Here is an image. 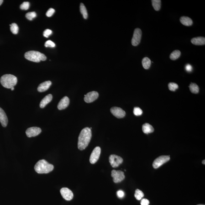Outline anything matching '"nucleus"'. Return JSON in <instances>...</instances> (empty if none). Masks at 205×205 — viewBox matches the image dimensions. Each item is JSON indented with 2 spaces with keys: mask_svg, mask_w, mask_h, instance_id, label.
<instances>
[{
  "mask_svg": "<svg viewBox=\"0 0 205 205\" xmlns=\"http://www.w3.org/2000/svg\"><path fill=\"white\" fill-rule=\"evenodd\" d=\"M92 132L89 127L82 129L78 137V147L79 149L82 150L86 149L91 141Z\"/></svg>",
  "mask_w": 205,
  "mask_h": 205,
  "instance_id": "f257e3e1",
  "label": "nucleus"
},
{
  "mask_svg": "<svg viewBox=\"0 0 205 205\" xmlns=\"http://www.w3.org/2000/svg\"><path fill=\"white\" fill-rule=\"evenodd\" d=\"M54 168L53 165L44 160H39L34 167L35 170L39 174L48 173L53 170Z\"/></svg>",
  "mask_w": 205,
  "mask_h": 205,
  "instance_id": "f03ea898",
  "label": "nucleus"
},
{
  "mask_svg": "<svg viewBox=\"0 0 205 205\" xmlns=\"http://www.w3.org/2000/svg\"><path fill=\"white\" fill-rule=\"evenodd\" d=\"M2 86L5 88L11 89L15 86L17 83V78L11 74H6L1 77L0 80Z\"/></svg>",
  "mask_w": 205,
  "mask_h": 205,
  "instance_id": "7ed1b4c3",
  "label": "nucleus"
},
{
  "mask_svg": "<svg viewBox=\"0 0 205 205\" xmlns=\"http://www.w3.org/2000/svg\"><path fill=\"white\" fill-rule=\"evenodd\" d=\"M24 57L27 60L35 62L44 61L46 59V57L44 54L35 51L27 52L25 54Z\"/></svg>",
  "mask_w": 205,
  "mask_h": 205,
  "instance_id": "20e7f679",
  "label": "nucleus"
},
{
  "mask_svg": "<svg viewBox=\"0 0 205 205\" xmlns=\"http://www.w3.org/2000/svg\"><path fill=\"white\" fill-rule=\"evenodd\" d=\"M170 159L169 155H162L159 157L157 158L153 162V167L155 169L158 168L167 162Z\"/></svg>",
  "mask_w": 205,
  "mask_h": 205,
  "instance_id": "39448f33",
  "label": "nucleus"
},
{
  "mask_svg": "<svg viewBox=\"0 0 205 205\" xmlns=\"http://www.w3.org/2000/svg\"><path fill=\"white\" fill-rule=\"evenodd\" d=\"M142 37V31L139 28H136L134 30L133 38L132 40V44L133 46H137L140 43Z\"/></svg>",
  "mask_w": 205,
  "mask_h": 205,
  "instance_id": "423d86ee",
  "label": "nucleus"
},
{
  "mask_svg": "<svg viewBox=\"0 0 205 205\" xmlns=\"http://www.w3.org/2000/svg\"><path fill=\"white\" fill-rule=\"evenodd\" d=\"M112 176L113 178L114 182L115 183L121 182L125 178L124 172L121 171L113 170L112 172Z\"/></svg>",
  "mask_w": 205,
  "mask_h": 205,
  "instance_id": "0eeeda50",
  "label": "nucleus"
},
{
  "mask_svg": "<svg viewBox=\"0 0 205 205\" xmlns=\"http://www.w3.org/2000/svg\"><path fill=\"white\" fill-rule=\"evenodd\" d=\"M109 161L112 167L117 168L123 163V159L117 155H112L109 156Z\"/></svg>",
  "mask_w": 205,
  "mask_h": 205,
  "instance_id": "6e6552de",
  "label": "nucleus"
},
{
  "mask_svg": "<svg viewBox=\"0 0 205 205\" xmlns=\"http://www.w3.org/2000/svg\"><path fill=\"white\" fill-rule=\"evenodd\" d=\"M101 151V148L99 147H96L93 149L90 157L89 161L91 164H95L98 161L100 155Z\"/></svg>",
  "mask_w": 205,
  "mask_h": 205,
  "instance_id": "1a4fd4ad",
  "label": "nucleus"
},
{
  "mask_svg": "<svg viewBox=\"0 0 205 205\" xmlns=\"http://www.w3.org/2000/svg\"><path fill=\"white\" fill-rule=\"evenodd\" d=\"M42 132V130L38 127H32L28 128L26 131V134L27 136L31 138L39 135Z\"/></svg>",
  "mask_w": 205,
  "mask_h": 205,
  "instance_id": "9d476101",
  "label": "nucleus"
},
{
  "mask_svg": "<svg viewBox=\"0 0 205 205\" xmlns=\"http://www.w3.org/2000/svg\"><path fill=\"white\" fill-rule=\"evenodd\" d=\"M61 195L66 201H70L73 197V194L71 190L67 188H63L60 190Z\"/></svg>",
  "mask_w": 205,
  "mask_h": 205,
  "instance_id": "9b49d317",
  "label": "nucleus"
},
{
  "mask_svg": "<svg viewBox=\"0 0 205 205\" xmlns=\"http://www.w3.org/2000/svg\"><path fill=\"white\" fill-rule=\"evenodd\" d=\"M111 112L115 117L118 118H123L126 114L125 112L120 107H112L111 109Z\"/></svg>",
  "mask_w": 205,
  "mask_h": 205,
  "instance_id": "f8f14e48",
  "label": "nucleus"
},
{
  "mask_svg": "<svg viewBox=\"0 0 205 205\" xmlns=\"http://www.w3.org/2000/svg\"><path fill=\"white\" fill-rule=\"evenodd\" d=\"M98 96V92L96 91H92V92H89L87 94L85 95L84 100L87 103L92 102L97 100Z\"/></svg>",
  "mask_w": 205,
  "mask_h": 205,
  "instance_id": "ddd939ff",
  "label": "nucleus"
},
{
  "mask_svg": "<svg viewBox=\"0 0 205 205\" xmlns=\"http://www.w3.org/2000/svg\"><path fill=\"white\" fill-rule=\"evenodd\" d=\"M70 103V100L66 96L63 98L59 102L57 105V108L60 110L65 109L68 107Z\"/></svg>",
  "mask_w": 205,
  "mask_h": 205,
  "instance_id": "4468645a",
  "label": "nucleus"
},
{
  "mask_svg": "<svg viewBox=\"0 0 205 205\" xmlns=\"http://www.w3.org/2000/svg\"><path fill=\"white\" fill-rule=\"evenodd\" d=\"M0 122L2 126L7 127L8 123V119L6 113L3 109L0 107Z\"/></svg>",
  "mask_w": 205,
  "mask_h": 205,
  "instance_id": "2eb2a0df",
  "label": "nucleus"
},
{
  "mask_svg": "<svg viewBox=\"0 0 205 205\" xmlns=\"http://www.w3.org/2000/svg\"><path fill=\"white\" fill-rule=\"evenodd\" d=\"M52 82L50 81H45L41 83L38 86L37 90L38 92H43L48 90L51 86Z\"/></svg>",
  "mask_w": 205,
  "mask_h": 205,
  "instance_id": "dca6fc26",
  "label": "nucleus"
},
{
  "mask_svg": "<svg viewBox=\"0 0 205 205\" xmlns=\"http://www.w3.org/2000/svg\"><path fill=\"white\" fill-rule=\"evenodd\" d=\"M52 99V95L51 94H49L47 96H45L41 101L40 104H39V107H40V108H44L48 104L51 102Z\"/></svg>",
  "mask_w": 205,
  "mask_h": 205,
  "instance_id": "f3484780",
  "label": "nucleus"
},
{
  "mask_svg": "<svg viewBox=\"0 0 205 205\" xmlns=\"http://www.w3.org/2000/svg\"><path fill=\"white\" fill-rule=\"evenodd\" d=\"M192 44L196 45H203L205 44V38L204 37H197L191 39Z\"/></svg>",
  "mask_w": 205,
  "mask_h": 205,
  "instance_id": "a211bd4d",
  "label": "nucleus"
},
{
  "mask_svg": "<svg viewBox=\"0 0 205 205\" xmlns=\"http://www.w3.org/2000/svg\"><path fill=\"white\" fill-rule=\"evenodd\" d=\"M142 130L145 134H148L153 133L154 129L153 127L149 123H145L142 126Z\"/></svg>",
  "mask_w": 205,
  "mask_h": 205,
  "instance_id": "6ab92c4d",
  "label": "nucleus"
},
{
  "mask_svg": "<svg viewBox=\"0 0 205 205\" xmlns=\"http://www.w3.org/2000/svg\"><path fill=\"white\" fill-rule=\"evenodd\" d=\"M180 21L184 25L189 26L192 25L193 21L192 19L189 17H182L180 18Z\"/></svg>",
  "mask_w": 205,
  "mask_h": 205,
  "instance_id": "aec40b11",
  "label": "nucleus"
},
{
  "mask_svg": "<svg viewBox=\"0 0 205 205\" xmlns=\"http://www.w3.org/2000/svg\"><path fill=\"white\" fill-rule=\"evenodd\" d=\"M142 63L144 69H148L151 65V61L149 58L145 57L143 59Z\"/></svg>",
  "mask_w": 205,
  "mask_h": 205,
  "instance_id": "412c9836",
  "label": "nucleus"
},
{
  "mask_svg": "<svg viewBox=\"0 0 205 205\" xmlns=\"http://www.w3.org/2000/svg\"><path fill=\"white\" fill-rule=\"evenodd\" d=\"M80 11L83 15V18L85 19H87L88 18V13L86 7L83 3H81L80 4Z\"/></svg>",
  "mask_w": 205,
  "mask_h": 205,
  "instance_id": "4be33fe9",
  "label": "nucleus"
},
{
  "mask_svg": "<svg viewBox=\"0 0 205 205\" xmlns=\"http://www.w3.org/2000/svg\"><path fill=\"white\" fill-rule=\"evenodd\" d=\"M152 4L154 9L156 11H159L161 8V1L160 0H152Z\"/></svg>",
  "mask_w": 205,
  "mask_h": 205,
  "instance_id": "5701e85b",
  "label": "nucleus"
},
{
  "mask_svg": "<svg viewBox=\"0 0 205 205\" xmlns=\"http://www.w3.org/2000/svg\"><path fill=\"white\" fill-rule=\"evenodd\" d=\"M181 52L180 51L176 50L174 51L170 55V58L172 60H176L178 59L181 55Z\"/></svg>",
  "mask_w": 205,
  "mask_h": 205,
  "instance_id": "b1692460",
  "label": "nucleus"
},
{
  "mask_svg": "<svg viewBox=\"0 0 205 205\" xmlns=\"http://www.w3.org/2000/svg\"><path fill=\"white\" fill-rule=\"evenodd\" d=\"M190 91L193 93H197L199 91L198 86L196 84L191 83L189 86Z\"/></svg>",
  "mask_w": 205,
  "mask_h": 205,
  "instance_id": "393cba45",
  "label": "nucleus"
},
{
  "mask_svg": "<svg viewBox=\"0 0 205 205\" xmlns=\"http://www.w3.org/2000/svg\"><path fill=\"white\" fill-rule=\"evenodd\" d=\"M10 30L12 33L14 34H17L19 30V28L17 24L15 23H12L10 25Z\"/></svg>",
  "mask_w": 205,
  "mask_h": 205,
  "instance_id": "a878e982",
  "label": "nucleus"
},
{
  "mask_svg": "<svg viewBox=\"0 0 205 205\" xmlns=\"http://www.w3.org/2000/svg\"><path fill=\"white\" fill-rule=\"evenodd\" d=\"M144 196V194L143 191L139 189L136 190L134 196L138 200H140Z\"/></svg>",
  "mask_w": 205,
  "mask_h": 205,
  "instance_id": "bb28decb",
  "label": "nucleus"
},
{
  "mask_svg": "<svg viewBox=\"0 0 205 205\" xmlns=\"http://www.w3.org/2000/svg\"><path fill=\"white\" fill-rule=\"evenodd\" d=\"M37 14L35 12H30L28 13L26 15V18L28 20L31 21L36 17Z\"/></svg>",
  "mask_w": 205,
  "mask_h": 205,
  "instance_id": "cd10ccee",
  "label": "nucleus"
},
{
  "mask_svg": "<svg viewBox=\"0 0 205 205\" xmlns=\"http://www.w3.org/2000/svg\"><path fill=\"white\" fill-rule=\"evenodd\" d=\"M178 85L174 82H170L168 84L169 89L170 91H176V90L178 88Z\"/></svg>",
  "mask_w": 205,
  "mask_h": 205,
  "instance_id": "c85d7f7f",
  "label": "nucleus"
},
{
  "mask_svg": "<svg viewBox=\"0 0 205 205\" xmlns=\"http://www.w3.org/2000/svg\"><path fill=\"white\" fill-rule=\"evenodd\" d=\"M143 111L139 107H134L133 110V113L136 116H139L143 114Z\"/></svg>",
  "mask_w": 205,
  "mask_h": 205,
  "instance_id": "c756f323",
  "label": "nucleus"
},
{
  "mask_svg": "<svg viewBox=\"0 0 205 205\" xmlns=\"http://www.w3.org/2000/svg\"><path fill=\"white\" fill-rule=\"evenodd\" d=\"M30 6V3L28 2H23L20 6V8L22 10H28L29 9Z\"/></svg>",
  "mask_w": 205,
  "mask_h": 205,
  "instance_id": "7c9ffc66",
  "label": "nucleus"
},
{
  "mask_svg": "<svg viewBox=\"0 0 205 205\" xmlns=\"http://www.w3.org/2000/svg\"><path fill=\"white\" fill-rule=\"evenodd\" d=\"M44 46L46 47L54 48L55 46V44L51 40H48L46 42Z\"/></svg>",
  "mask_w": 205,
  "mask_h": 205,
  "instance_id": "2f4dec72",
  "label": "nucleus"
},
{
  "mask_svg": "<svg viewBox=\"0 0 205 205\" xmlns=\"http://www.w3.org/2000/svg\"><path fill=\"white\" fill-rule=\"evenodd\" d=\"M55 10L53 8H50L48 10L46 13V15L47 17H50L53 15L54 12H55Z\"/></svg>",
  "mask_w": 205,
  "mask_h": 205,
  "instance_id": "473e14b6",
  "label": "nucleus"
},
{
  "mask_svg": "<svg viewBox=\"0 0 205 205\" xmlns=\"http://www.w3.org/2000/svg\"><path fill=\"white\" fill-rule=\"evenodd\" d=\"M52 33V31L50 29H47L45 30L44 32V36L46 38L48 37L49 35Z\"/></svg>",
  "mask_w": 205,
  "mask_h": 205,
  "instance_id": "72a5a7b5",
  "label": "nucleus"
},
{
  "mask_svg": "<svg viewBox=\"0 0 205 205\" xmlns=\"http://www.w3.org/2000/svg\"><path fill=\"white\" fill-rule=\"evenodd\" d=\"M117 196L119 198H123L125 196V193L123 191L121 190H120L117 191Z\"/></svg>",
  "mask_w": 205,
  "mask_h": 205,
  "instance_id": "f704fd0d",
  "label": "nucleus"
},
{
  "mask_svg": "<svg viewBox=\"0 0 205 205\" xmlns=\"http://www.w3.org/2000/svg\"><path fill=\"white\" fill-rule=\"evenodd\" d=\"M149 203H150V202H149V200L146 199H143L141 202V205H149Z\"/></svg>",
  "mask_w": 205,
  "mask_h": 205,
  "instance_id": "c9c22d12",
  "label": "nucleus"
},
{
  "mask_svg": "<svg viewBox=\"0 0 205 205\" xmlns=\"http://www.w3.org/2000/svg\"><path fill=\"white\" fill-rule=\"evenodd\" d=\"M185 68H186V71H188V72H191V71H192L193 69L192 66L190 64L186 65Z\"/></svg>",
  "mask_w": 205,
  "mask_h": 205,
  "instance_id": "e433bc0d",
  "label": "nucleus"
},
{
  "mask_svg": "<svg viewBox=\"0 0 205 205\" xmlns=\"http://www.w3.org/2000/svg\"><path fill=\"white\" fill-rule=\"evenodd\" d=\"M3 1H2V0H0V6H1V4H2V3H3Z\"/></svg>",
  "mask_w": 205,
  "mask_h": 205,
  "instance_id": "4c0bfd02",
  "label": "nucleus"
},
{
  "mask_svg": "<svg viewBox=\"0 0 205 205\" xmlns=\"http://www.w3.org/2000/svg\"><path fill=\"white\" fill-rule=\"evenodd\" d=\"M202 163L203 164V165H205V160H204L203 161H202Z\"/></svg>",
  "mask_w": 205,
  "mask_h": 205,
  "instance_id": "58836bf2",
  "label": "nucleus"
},
{
  "mask_svg": "<svg viewBox=\"0 0 205 205\" xmlns=\"http://www.w3.org/2000/svg\"><path fill=\"white\" fill-rule=\"evenodd\" d=\"M11 90H12V91H13V90H14L15 89H14V87H12V88H11Z\"/></svg>",
  "mask_w": 205,
  "mask_h": 205,
  "instance_id": "ea45409f",
  "label": "nucleus"
},
{
  "mask_svg": "<svg viewBox=\"0 0 205 205\" xmlns=\"http://www.w3.org/2000/svg\"><path fill=\"white\" fill-rule=\"evenodd\" d=\"M197 205H205L204 204H198Z\"/></svg>",
  "mask_w": 205,
  "mask_h": 205,
  "instance_id": "a19ab883",
  "label": "nucleus"
}]
</instances>
